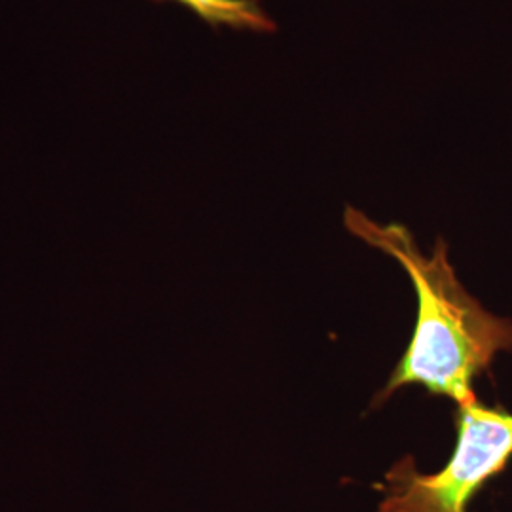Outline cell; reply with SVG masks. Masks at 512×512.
Listing matches in <instances>:
<instances>
[{
    "mask_svg": "<svg viewBox=\"0 0 512 512\" xmlns=\"http://www.w3.org/2000/svg\"><path fill=\"white\" fill-rule=\"evenodd\" d=\"M344 224L353 236L393 256L410 275L418 296L412 340L378 403L404 385H421L458 406L476 399V376L490 368L497 353L512 351L511 321L482 308L463 289L442 239L427 256L403 224L382 226L353 207H346Z\"/></svg>",
    "mask_w": 512,
    "mask_h": 512,
    "instance_id": "obj_1",
    "label": "cell"
},
{
    "mask_svg": "<svg viewBox=\"0 0 512 512\" xmlns=\"http://www.w3.org/2000/svg\"><path fill=\"white\" fill-rule=\"evenodd\" d=\"M458 442L446 467L421 475L412 458L397 461L385 475L378 512H467L488 480L512 458V414L476 399L459 404Z\"/></svg>",
    "mask_w": 512,
    "mask_h": 512,
    "instance_id": "obj_2",
    "label": "cell"
},
{
    "mask_svg": "<svg viewBox=\"0 0 512 512\" xmlns=\"http://www.w3.org/2000/svg\"><path fill=\"white\" fill-rule=\"evenodd\" d=\"M152 2H175L188 8L192 14L211 25L215 31L228 27L232 31H251L272 35L277 23L266 14L260 0H152Z\"/></svg>",
    "mask_w": 512,
    "mask_h": 512,
    "instance_id": "obj_3",
    "label": "cell"
}]
</instances>
